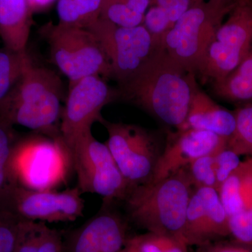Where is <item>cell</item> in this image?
<instances>
[{"label": "cell", "mask_w": 252, "mask_h": 252, "mask_svg": "<svg viewBox=\"0 0 252 252\" xmlns=\"http://www.w3.org/2000/svg\"><path fill=\"white\" fill-rule=\"evenodd\" d=\"M121 97L165 125L180 130L197 88L196 74L161 49L135 76L119 86Z\"/></svg>", "instance_id": "obj_1"}, {"label": "cell", "mask_w": 252, "mask_h": 252, "mask_svg": "<svg viewBox=\"0 0 252 252\" xmlns=\"http://www.w3.org/2000/svg\"><path fill=\"white\" fill-rule=\"evenodd\" d=\"M194 189L187 167H184L157 182L132 187L123 200L126 215L149 233L185 242L186 215Z\"/></svg>", "instance_id": "obj_2"}, {"label": "cell", "mask_w": 252, "mask_h": 252, "mask_svg": "<svg viewBox=\"0 0 252 252\" xmlns=\"http://www.w3.org/2000/svg\"><path fill=\"white\" fill-rule=\"evenodd\" d=\"M62 85L56 72L30 59L14 90L0 104V117L36 133L60 137Z\"/></svg>", "instance_id": "obj_3"}, {"label": "cell", "mask_w": 252, "mask_h": 252, "mask_svg": "<svg viewBox=\"0 0 252 252\" xmlns=\"http://www.w3.org/2000/svg\"><path fill=\"white\" fill-rule=\"evenodd\" d=\"M9 170L15 185L32 190L56 189L69 180L72 157L62 137L36 133L14 144Z\"/></svg>", "instance_id": "obj_4"}, {"label": "cell", "mask_w": 252, "mask_h": 252, "mask_svg": "<svg viewBox=\"0 0 252 252\" xmlns=\"http://www.w3.org/2000/svg\"><path fill=\"white\" fill-rule=\"evenodd\" d=\"M41 34L49 44L53 63L68 78L69 86L90 76L113 79L107 55L87 28L51 22L43 26Z\"/></svg>", "instance_id": "obj_5"}, {"label": "cell", "mask_w": 252, "mask_h": 252, "mask_svg": "<svg viewBox=\"0 0 252 252\" xmlns=\"http://www.w3.org/2000/svg\"><path fill=\"white\" fill-rule=\"evenodd\" d=\"M228 15L209 0L195 4L167 32L162 49L186 70L197 75L217 30Z\"/></svg>", "instance_id": "obj_6"}, {"label": "cell", "mask_w": 252, "mask_h": 252, "mask_svg": "<svg viewBox=\"0 0 252 252\" xmlns=\"http://www.w3.org/2000/svg\"><path fill=\"white\" fill-rule=\"evenodd\" d=\"M107 147L131 189L148 183L153 177L165 140L142 126L104 121Z\"/></svg>", "instance_id": "obj_7"}, {"label": "cell", "mask_w": 252, "mask_h": 252, "mask_svg": "<svg viewBox=\"0 0 252 252\" xmlns=\"http://www.w3.org/2000/svg\"><path fill=\"white\" fill-rule=\"evenodd\" d=\"M81 193H94L104 203L123 201L131 189L107 144L88 132L68 147Z\"/></svg>", "instance_id": "obj_8"}, {"label": "cell", "mask_w": 252, "mask_h": 252, "mask_svg": "<svg viewBox=\"0 0 252 252\" xmlns=\"http://www.w3.org/2000/svg\"><path fill=\"white\" fill-rule=\"evenodd\" d=\"M94 33L112 66L113 79L122 85L162 49L143 25L125 28L99 18L86 28Z\"/></svg>", "instance_id": "obj_9"}, {"label": "cell", "mask_w": 252, "mask_h": 252, "mask_svg": "<svg viewBox=\"0 0 252 252\" xmlns=\"http://www.w3.org/2000/svg\"><path fill=\"white\" fill-rule=\"evenodd\" d=\"M222 23L198 74L210 82L224 79L252 52L251 1L235 7Z\"/></svg>", "instance_id": "obj_10"}, {"label": "cell", "mask_w": 252, "mask_h": 252, "mask_svg": "<svg viewBox=\"0 0 252 252\" xmlns=\"http://www.w3.org/2000/svg\"><path fill=\"white\" fill-rule=\"evenodd\" d=\"M120 97L119 89L110 87L99 76L83 78L69 86L60 126L61 137L67 147L79 137L92 132L94 123L103 124L102 109Z\"/></svg>", "instance_id": "obj_11"}, {"label": "cell", "mask_w": 252, "mask_h": 252, "mask_svg": "<svg viewBox=\"0 0 252 252\" xmlns=\"http://www.w3.org/2000/svg\"><path fill=\"white\" fill-rule=\"evenodd\" d=\"M78 187L63 191L56 189L32 190L15 186L6 210L19 220L34 221H74L83 216L85 201Z\"/></svg>", "instance_id": "obj_12"}, {"label": "cell", "mask_w": 252, "mask_h": 252, "mask_svg": "<svg viewBox=\"0 0 252 252\" xmlns=\"http://www.w3.org/2000/svg\"><path fill=\"white\" fill-rule=\"evenodd\" d=\"M230 236L228 215L216 189H195L187 207L184 238L188 246H203Z\"/></svg>", "instance_id": "obj_13"}, {"label": "cell", "mask_w": 252, "mask_h": 252, "mask_svg": "<svg viewBox=\"0 0 252 252\" xmlns=\"http://www.w3.org/2000/svg\"><path fill=\"white\" fill-rule=\"evenodd\" d=\"M228 139L206 130L187 129L167 134L153 177L155 182L187 167L204 156L226 148Z\"/></svg>", "instance_id": "obj_14"}, {"label": "cell", "mask_w": 252, "mask_h": 252, "mask_svg": "<svg viewBox=\"0 0 252 252\" xmlns=\"http://www.w3.org/2000/svg\"><path fill=\"white\" fill-rule=\"evenodd\" d=\"M104 203L94 216L74 230L63 245V252H122L127 236V221Z\"/></svg>", "instance_id": "obj_15"}, {"label": "cell", "mask_w": 252, "mask_h": 252, "mask_svg": "<svg viewBox=\"0 0 252 252\" xmlns=\"http://www.w3.org/2000/svg\"><path fill=\"white\" fill-rule=\"evenodd\" d=\"M235 128L234 111L228 110L217 104L198 86L192 97L185 124L177 130H206L228 140L234 133Z\"/></svg>", "instance_id": "obj_16"}, {"label": "cell", "mask_w": 252, "mask_h": 252, "mask_svg": "<svg viewBox=\"0 0 252 252\" xmlns=\"http://www.w3.org/2000/svg\"><path fill=\"white\" fill-rule=\"evenodd\" d=\"M32 14L27 0H0V38L5 49L27 51Z\"/></svg>", "instance_id": "obj_17"}, {"label": "cell", "mask_w": 252, "mask_h": 252, "mask_svg": "<svg viewBox=\"0 0 252 252\" xmlns=\"http://www.w3.org/2000/svg\"><path fill=\"white\" fill-rule=\"evenodd\" d=\"M219 194L228 217L252 207V158L241 162L223 182Z\"/></svg>", "instance_id": "obj_18"}, {"label": "cell", "mask_w": 252, "mask_h": 252, "mask_svg": "<svg viewBox=\"0 0 252 252\" xmlns=\"http://www.w3.org/2000/svg\"><path fill=\"white\" fill-rule=\"evenodd\" d=\"M62 236L45 222L19 220L14 252H63Z\"/></svg>", "instance_id": "obj_19"}, {"label": "cell", "mask_w": 252, "mask_h": 252, "mask_svg": "<svg viewBox=\"0 0 252 252\" xmlns=\"http://www.w3.org/2000/svg\"><path fill=\"white\" fill-rule=\"evenodd\" d=\"M212 84L219 98L239 105L252 103V52L229 75Z\"/></svg>", "instance_id": "obj_20"}, {"label": "cell", "mask_w": 252, "mask_h": 252, "mask_svg": "<svg viewBox=\"0 0 252 252\" xmlns=\"http://www.w3.org/2000/svg\"><path fill=\"white\" fill-rule=\"evenodd\" d=\"M151 0H103L100 18L125 28L142 25Z\"/></svg>", "instance_id": "obj_21"}, {"label": "cell", "mask_w": 252, "mask_h": 252, "mask_svg": "<svg viewBox=\"0 0 252 252\" xmlns=\"http://www.w3.org/2000/svg\"><path fill=\"white\" fill-rule=\"evenodd\" d=\"M103 0H57L59 22L86 28L100 17Z\"/></svg>", "instance_id": "obj_22"}, {"label": "cell", "mask_w": 252, "mask_h": 252, "mask_svg": "<svg viewBox=\"0 0 252 252\" xmlns=\"http://www.w3.org/2000/svg\"><path fill=\"white\" fill-rule=\"evenodd\" d=\"M31 59L27 51L15 52L4 49L0 51V104L14 90Z\"/></svg>", "instance_id": "obj_23"}, {"label": "cell", "mask_w": 252, "mask_h": 252, "mask_svg": "<svg viewBox=\"0 0 252 252\" xmlns=\"http://www.w3.org/2000/svg\"><path fill=\"white\" fill-rule=\"evenodd\" d=\"M234 113L236 128L228 139L227 148L240 157L252 158V103L240 105Z\"/></svg>", "instance_id": "obj_24"}, {"label": "cell", "mask_w": 252, "mask_h": 252, "mask_svg": "<svg viewBox=\"0 0 252 252\" xmlns=\"http://www.w3.org/2000/svg\"><path fill=\"white\" fill-rule=\"evenodd\" d=\"M215 154H210L199 158L187 165V170L194 189L210 188L217 190L215 168Z\"/></svg>", "instance_id": "obj_25"}, {"label": "cell", "mask_w": 252, "mask_h": 252, "mask_svg": "<svg viewBox=\"0 0 252 252\" xmlns=\"http://www.w3.org/2000/svg\"><path fill=\"white\" fill-rule=\"evenodd\" d=\"M142 25L152 37L161 45L164 36L172 28L166 10L157 6H149L144 15Z\"/></svg>", "instance_id": "obj_26"}, {"label": "cell", "mask_w": 252, "mask_h": 252, "mask_svg": "<svg viewBox=\"0 0 252 252\" xmlns=\"http://www.w3.org/2000/svg\"><path fill=\"white\" fill-rule=\"evenodd\" d=\"M228 225L235 243L252 248V207L228 217Z\"/></svg>", "instance_id": "obj_27"}, {"label": "cell", "mask_w": 252, "mask_h": 252, "mask_svg": "<svg viewBox=\"0 0 252 252\" xmlns=\"http://www.w3.org/2000/svg\"><path fill=\"white\" fill-rule=\"evenodd\" d=\"M19 220L9 210L0 209V252H14Z\"/></svg>", "instance_id": "obj_28"}, {"label": "cell", "mask_w": 252, "mask_h": 252, "mask_svg": "<svg viewBox=\"0 0 252 252\" xmlns=\"http://www.w3.org/2000/svg\"><path fill=\"white\" fill-rule=\"evenodd\" d=\"M240 156L230 149L225 148L215 155V168L216 172L217 191L235 169L241 163Z\"/></svg>", "instance_id": "obj_29"}, {"label": "cell", "mask_w": 252, "mask_h": 252, "mask_svg": "<svg viewBox=\"0 0 252 252\" xmlns=\"http://www.w3.org/2000/svg\"><path fill=\"white\" fill-rule=\"evenodd\" d=\"M12 150L0 149V209H6L10 195L16 186L11 180L9 170Z\"/></svg>", "instance_id": "obj_30"}, {"label": "cell", "mask_w": 252, "mask_h": 252, "mask_svg": "<svg viewBox=\"0 0 252 252\" xmlns=\"http://www.w3.org/2000/svg\"><path fill=\"white\" fill-rule=\"evenodd\" d=\"M197 252H252V248L238 243L215 241L198 247Z\"/></svg>", "instance_id": "obj_31"}, {"label": "cell", "mask_w": 252, "mask_h": 252, "mask_svg": "<svg viewBox=\"0 0 252 252\" xmlns=\"http://www.w3.org/2000/svg\"><path fill=\"white\" fill-rule=\"evenodd\" d=\"M209 1L214 3L220 9L229 14L239 5L250 2L251 0H209Z\"/></svg>", "instance_id": "obj_32"}, {"label": "cell", "mask_w": 252, "mask_h": 252, "mask_svg": "<svg viewBox=\"0 0 252 252\" xmlns=\"http://www.w3.org/2000/svg\"><path fill=\"white\" fill-rule=\"evenodd\" d=\"M57 0H30L29 5L34 12L44 11L54 4Z\"/></svg>", "instance_id": "obj_33"}, {"label": "cell", "mask_w": 252, "mask_h": 252, "mask_svg": "<svg viewBox=\"0 0 252 252\" xmlns=\"http://www.w3.org/2000/svg\"><path fill=\"white\" fill-rule=\"evenodd\" d=\"M122 252H142L139 250L137 247L134 245L132 242L130 241V240L127 239V242H126V244L125 245V248H124V250H123Z\"/></svg>", "instance_id": "obj_34"}, {"label": "cell", "mask_w": 252, "mask_h": 252, "mask_svg": "<svg viewBox=\"0 0 252 252\" xmlns=\"http://www.w3.org/2000/svg\"><path fill=\"white\" fill-rule=\"evenodd\" d=\"M27 1H28V4H29V1H30V0H27Z\"/></svg>", "instance_id": "obj_35"}, {"label": "cell", "mask_w": 252, "mask_h": 252, "mask_svg": "<svg viewBox=\"0 0 252 252\" xmlns=\"http://www.w3.org/2000/svg\"><path fill=\"white\" fill-rule=\"evenodd\" d=\"M251 3H252V0H251Z\"/></svg>", "instance_id": "obj_36"}]
</instances>
